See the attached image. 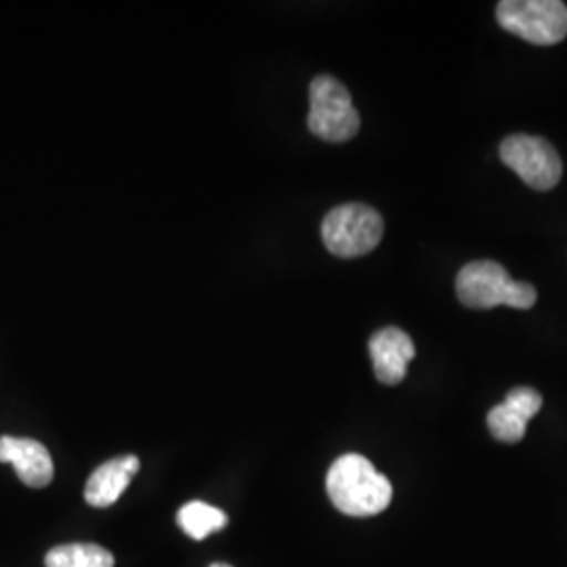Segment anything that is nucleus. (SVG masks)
I'll list each match as a JSON object with an SVG mask.
<instances>
[{
    "mask_svg": "<svg viewBox=\"0 0 567 567\" xmlns=\"http://www.w3.org/2000/svg\"><path fill=\"white\" fill-rule=\"evenodd\" d=\"M326 489L332 505L349 517L379 515L393 498L391 482L362 454L337 458L326 475Z\"/></svg>",
    "mask_w": 567,
    "mask_h": 567,
    "instance_id": "obj_1",
    "label": "nucleus"
},
{
    "mask_svg": "<svg viewBox=\"0 0 567 567\" xmlns=\"http://www.w3.org/2000/svg\"><path fill=\"white\" fill-rule=\"evenodd\" d=\"M456 295L468 309H492L498 305L529 309L538 301V292L532 284L513 280L507 269L496 261L465 265L456 278Z\"/></svg>",
    "mask_w": 567,
    "mask_h": 567,
    "instance_id": "obj_2",
    "label": "nucleus"
},
{
    "mask_svg": "<svg viewBox=\"0 0 567 567\" xmlns=\"http://www.w3.org/2000/svg\"><path fill=\"white\" fill-rule=\"evenodd\" d=\"M309 131L328 143L353 140L360 131V114L343 82L318 76L309 86Z\"/></svg>",
    "mask_w": 567,
    "mask_h": 567,
    "instance_id": "obj_3",
    "label": "nucleus"
},
{
    "mask_svg": "<svg viewBox=\"0 0 567 567\" xmlns=\"http://www.w3.org/2000/svg\"><path fill=\"white\" fill-rule=\"evenodd\" d=\"M383 217L365 204L337 206L322 221L326 248L341 259L368 255L383 240Z\"/></svg>",
    "mask_w": 567,
    "mask_h": 567,
    "instance_id": "obj_4",
    "label": "nucleus"
},
{
    "mask_svg": "<svg viewBox=\"0 0 567 567\" xmlns=\"http://www.w3.org/2000/svg\"><path fill=\"white\" fill-rule=\"evenodd\" d=\"M496 20L503 30L540 47L567 37V4L561 0H503Z\"/></svg>",
    "mask_w": 567,
    "mask_h": 567,
    "instance_id": "obj_5",
    "label": "nucleus"
},
{
    "mask_svg": "<svg viewBox=\"0 0 567 567\" xmlns=\"http://www.w3.org/2000/svg\"><path fill=\"white\" fill-rule=\"evenodd\" d=\"M501 161L536 192H548L561 182L564 164L557 150L543 137L511 135L501 143Z\"/></svg>",
    "mask_w": 567,
    "mask_h": 567,
    "instance_id": "obj_6",
    "label": "nucleus"
},
{
    "mask_svg": "<svg viewBox=\"0 0 567 567\" xmlns=\"http://www.w3.org/2000/svg\"><path fill=\"white\" fill-rule=\"evenodd\" d=\"M543 395L532 386L508 391L503 404L494 405L487 414L489 433L505 444H517L526 437L527 423L540 412Z\"/></svg>",
    "mask_w": 567,
    "mask_h": 567,
    "instance_id": "obj_7",
    "label": "nucleus"
},
{
    "mask_svg": "<svg viewBox=\"0 0 567 567\" xmlns=\"http://www.w3.org/2000/svg\"><path fill=\"white\" fill-rule=\"evenodd\" d=\"M370 358L374 374L383 385H400L405 379L408 364L416 355V347L404 330L389 326L370 337Z\"/></svg>",
    "mask_w": 567,
    "mask_h": 567,
    "instance_id": "obj_8",
    "label": "nucleus"
},
{
    "mask_svg": "<svg viewBox=\"0 0 567 567\" xmlns=\"http://www.w3.org/2000/svg\"><path fill=\"white\" fill-rule=\"evenodd\" d=\"M0 463H11L21 484L28 487H47L53 482V458L41 442L30 437H0Z\"/></svg>",
    "mask_w": 567,
    "mask_h": 567,
    "instance_id": "obj_9",
    "label": "nucleus"
},
{
    "mask_svg": "<svg viewBox=\"0 0 567 567\" xmlns=\"http://www.w3.org/2000/svg\"><path fill=\"white\" fill-rule=\"evenodd\" d=\"M140 466V458L133 454L103 463L97 471H93V475L86 482V503L95 508L112 507L121 498L122 492L128 487Z\"/></svg>",
    "mask_w": 567,
    "mask_h": 567,
    "instance_id": "obj_10",
    "label": "nucleus"
},
{
    "mask_svg": "<svg viewBox=\"0 0 567 567\" xmlns=\"http://www.w3.org/2000/svg\"><path fill=\"white\" fill-rule=\"evenodd\" d=\"M177 522L183 532L194 540H204L213 532H219L229 524V519L221 508L206 505L203 501H194V503H187L185 507H182V511L177 513Z\"/></svg>",
    "mask_w": 567,
    "mask_h": 567,
    "instance_id": "obj_11",
    "label": "nucleus"
},
{
    "mask_svg": "<svg viewBox=\"0 0 567 567\" xmlns=\"http://www.w3.org/2000/svg\"><path fill=\"white\" fill-rule=\"evenodd\" d=\"M47 567H114V555L100 545H61L44 557Z\"/></svg>",
    "mask_w": 567,
    "mask_h": 567,
    "instance_id": "obj_12",
    "label": "nucleus"
},
{
    "mask_svg": "<svg viewBox=\"0 0 567 567\" xmlns=\"http://www.w3.org/2000/svg\"><path fill=\"white\" fill-rule=\"evenodd\" d=\"M210 567H231V566H227V564H215V566H210Z\"/></svg>",
    "mask_w": 567,
    "mask_h": 567,
    "instance_id": "obj_13",
    "label": "nucleus"
}]
</instances>
